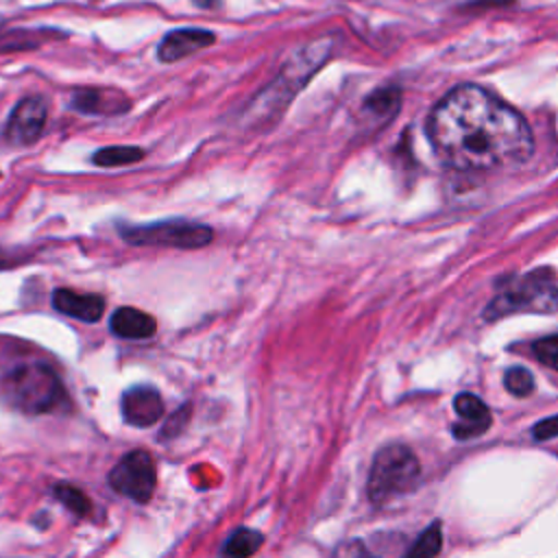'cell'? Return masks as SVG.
<instances>
[{
    "mask_svg": "<svg viewBox=\"0 0 558 558\" xmlns=\"http://www.w3.org/2000/svg\"><path fill=\"white\" fill-rule=\"evenodd\" d=\"M436 155L462 172H490L530 159L534 140L517 109L477 85L451 89L427 118Z\"/></svg>",
    "mask_w": 558,
    "mask_h": 558,
    "instance_id": "cell-1",
    "label": "cell"
},
{
    "mask_svg": "<svg viewBox=\"0 0 558 558\" xmlns=\"http://www.w3.org/2000/svg\"><path fill=\"white\" fill-rule=\"evenodd\" d=\"M331 46V39L323 37L292 50L275 81L268 83L246 107L244 120L248 122V126L272 124L294 100V96L307 85L316 70L329 59Z\"/></svg>",
    "mask_w": 558,
    "mask_h": 558,
    "instance_id": "cell-2",
    "label": "cell"
},
{
    "mask_svg": "<svg viewBox=\"0 0 558 558\" xmlns=\"http://www.w3.org/2000/svg\"><path fill=\"white\" fill-rule=\"evenodd\" d=\"M4 401L24 414H46L59 410L65 401V390L57 373L46 364H17L0 379Z\"/></svg>",
    "mask_w": 558,
    "mask_h": 558,
    "instance_id": "cell-3",
    "label": "cell"
},
{
    "mask_svg": "<svg viewBox=\"0 0 558 558\" xmlns=\"http://www.w3.org/2000/svg\"><path fill=\"white\" fill-rule=\"evenodd\" d=\"M421 480V464L414 451L401 442L381 447L371 464L366 480L368 499L375 506H386L410 495Z\"/></svg>",
    "mask_w": 558,
    "mask_h": 558,
    "instance_id": "cell-4",
    "label": "cell"
},
{
    "mask_svg": "<svg viewBox=\"0 0 558 558\" xmlns=\"http://www.w3.org/2000/svg\"><path fill=\"white\" fill-rule=\"evenodd\" d=\"M558 310V281L551 272H530L508 283L486 307L488 320L517 314V312H556Z\"/></svg>",
    "mask_w": 558,
    "mask_h": 558,
    "instance_id": "cell-5",
    "label": "cell"
},
{
    "mask_svg": "<svg viewBox=\"0 0 558 558\" xmlns=\"http://www.w3.org/2000/svg\"><path fill=\"white\" fill-rule=\"evenodd\" d=\"M120 238L133 246H166V248H203L214 240L207 225L172 218L153 225H120Z\"/></svg>",
    "mask_w": 558,
    "mask_h": 558,
    "instance_id": "cell-6",
    "label": "cell"
},
{
    "mask_svg": "<svg viewBox=\"0 0 558 558\" xmlns=\"http://www.w3.org/2000/svg\"><path fill=\"white\" fill-rule=\"evenodd\" d=\"M109 484L116 493L146 504L157 486V466L148 451L135 449L118 460V464L109 473Z\"/></svg>",
    "mask_w": 558,
    "mask_h": 558,
    "instance_id": "cell-7",
    "label": "cell"
},
{
    "mask_svg": "<svg viewBox=\"0 0 558 558\" xmlns=\"http://www.w3.org/2000/svg\"><path fill=\"white\" fill-rule=\"evenodd\" d=\"M48 120V102L44 96H24L11 111V118L4 126V140L11 146H31L35 144Z\"/></svg>",
    "mask_w": 558,
    "mask_h": 558,
    "instance_id": "cell-8",
    "label": "cell"
},
{
    "mask_svg": "<svg viewBox=\"0 0 558 558\" xmlns=\"http://www.w3.org/2000/svg\"><path fill=\"white\" fill-rule=\"evenodd\" d=\"M70 107L83 116H122L131 109V98L116 87H78L70 96Z\"/></svg>",
    "mask_w": 558,
    "mask_h": 558,
    "instance_id": "cell-9",
    "label": "cell"
},
{
    "mask_svg": "<svg viewBox=\"0 0 558 558\" xmlns=\"http://www.w3.org/2000/svg\"><path fill=\"white\" fill-rule=\"evenodd\" d=\"M216 41V35L205 28H174L166 33L157 46V59L163 63H177L203 48H209Z\"/></svg>",
    "mask_w": 558,
    "mask_h": 558,
    "instance_id": "cell-10",
    "label": "cell"
},
{
    "mask_svg": "<svg viewBox=\"0 0 558 558\" xmlns=\"http://www.w3.org/2000/svg\"><path fill=\"white\" fill-rule=\"evenodd\" d=\"M122 416L133 427L155 425L163 416L161 395L153 386H133L122 395Z\"/></svg>",
    "mask_w": 558,
    "mask_h": 558,
    "instance_id": "cell-11",
    "label": "cell"
},
{
    "mask_svg": "<svg viewBox=\"0 0 558 558\" xmlns=\"http://www.w3.org/2000/svg\"><path fill=\"white\" fill-rule=\"evenodd\" d=\"M458 423L451 427L453 436L460 440L477 438L490 427V410L484 405V401L471 392H460L453 401Z\"/></svg>",
    "mask_w": 558,
    "mask_h": 558,
    "instance_id": "cell-12",
    "label": "cell"
},
{
    "mask_svg": "<svg viewBox=\"0 0 558 558\" xmlns=\"http://www.w3.org/2000/svg\"><path fill=\"white\" fill-rule=\"evenodd\" d=\"M52 307L83 323H96L105 312V299L100 294H83L70 288H57L52 292Z\"/></svg>",
    "mask_w": 558,
    "mask_h": 558,
    "instance_id": "cell-13",
    "label": "cell"
},
{
    "mask_svg": "<svg viewBox=\"0 0 558 558\" xmlns=\"http://www.w3.org/2000/svg\"><path fill=\"white\" fill-rule=\"evenodd\" d=\"M111 331L124 340H146L155 336L157 320L137 307H118L109 320Z\"/></svg>",
    "mask_w": 558,
    "mask_h": 558,
    "instance_id": "cell-14",
    "label": "cell"
},
{
    "mask_svg": "<svg viewBox=\"0 0 558 558\" xmlns=\"http://www.w3.org/2000/svg\"><path fill=\"white\" fill-rule=\"evenodd\" d=\"M262 543H264V536L257 530L240 527L225 541L220 556L222 558H248L262 547Z\"/></svg>",
    "mask_w": 558,
    "mask_h": 558,
    "instance_id": "cell-15",
    "label": "cell"
},
{
    "mask_svg": "<svg viewBox=\"0 0 558 558\" xmlns=\"http://www.w3.org/2000/svg\"><path fill=\"white\" fill-rule=\"evenodd\" d=\"M144 155L146 153L140 146H105L92 155V161L100 168H120L142 161Z\"/></svg>",
    "mask_w": 558,
    "mask_h": 558,
    "instance_id": "cell-16",
    "label": "cell"
},
{
    "mask_svg": "<svg viewBox=\"0 0 558 558\" xmlns=\"http://www.w3.org/2000/svg\"><path fill=\"white\" fill-rule=\"evenodd\" d=\"M401 102V94L395 87H384L373 92L366 102H364V111L373 118H390L395 116V111L399 109Z\"/></svg>",
    "mask_w": 558,
    "mask_h": 558,
    "instance_id": "cell-17",
    "label": "cell"
},
{
    "mask_svg": "<svg viewBox=\"0 0 558 558\" xmlns=\"http://www.w3.org/2000/svg\"><path fill=\"white\" fill-rule=\"evenodd\" d=\"M440 545H442V530H440V523L434 521L427 530L421 532L416 543L410 547L408 558H434L440 551Z\"/></svg>",
    "mask_w": 558,
    "mask_h": 558,
    "instance_id": "cell-18",
    "label": "cell"
},
{
    "mask_svg": "<svg viewBox=\"0 0 558 558\" xmlns=\"http://www.w3.org/2000/svg\"><path fill=\"white\" fill-rule=\"evenodd\" d=\"M54 495H57V499H59L68 510H72V512L78 514V517H85V514L92 510V501H89L87 495H85L81 488H76V486L57 484V486H54Z\"/></svg>",
    "mask_w": 558,
    "mask_h": 558,
    "instance_id": "cell-19",
    "label": "cell"
},
{
    "mask_svg": "<svg viewBox=\"0 0 558 558\" xmlns=\"http://www.w3.org/2000/svg\"><path fill=\"white\" fill-rule=\"evenodd\" d=\"M504 384H506L508 392H512L514 397H527L534 390V377L523 366L508 368L504 375Z\"/></svg>",
    "mask_w": 558,
    "mask_h": 558,
    "instance_id": "cell-20",
    "label": "cell"
},
{
    "mask_svg": "<svg viewBox=\"0 0 558 558\" xmlns=\"http://www.w3.org/2000/svg\"><path fill=\"white\" fill-rule=\"evenodd\" d=\"M532 351L536 360H541L545 366L558 371V336H545L532 344Z\"/></svg>",
    "mask_w": 558,
    "mask_h": 558,
    "instance_id": "cell-21",
    "label": "cell"
},
{
    "mask_svg": "<svg viewBox=\"0 0 558 558\" xmlns=\"http://www.w3.org/2000/svg\"><path fill=\"white\" fill-rule=\"evenodd\" d=\"M329 558H379V556H375L362 541L351 538V541L340 543V545L331 551Z\"/></svg>",
    "mask_w": 558,
    "mask_h": 558,
    "instance_id": "cell-22",
    "label": "cell"
},
{
    "mask_svg": "<svg viewBox=\"0 0 558 558\" xmlns=\"http://www.w3.org/2000/svg\"><path fill=\"white\" fill-rule=\"evenodd\" d=\"M532 436H534L536 440L556 438V436H558V414H556V416H549V418H545V421H541V423H536V425L532 427Z\"/></svg>",
    "mask_w": 558,
    "mask_h": 558,
    "instance_id": "cell-23",
    "label": "cell"
},
{
    "mask_svg": "<svg viewBox=\"0 0 558 558\" xmlns=\"http://www.w3.org/2000/svg\"><path fill=\"white\" fill-rule=\"evenodd\" d=\"M24 259H26V253H24V251H13V248L0 246V270L20 266Z\"/></svg>",
    "mask_w": 558,
    "mask_h": 558,
    "instance_id": "cell-24",
    "label": "cell"
}]
</instances>
